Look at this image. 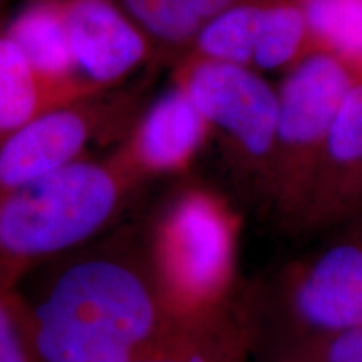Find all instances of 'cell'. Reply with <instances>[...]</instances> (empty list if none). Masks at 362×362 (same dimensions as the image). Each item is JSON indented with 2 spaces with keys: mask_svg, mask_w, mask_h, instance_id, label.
<instances>
[{
  "mask_svg": "<svg viewBox=\"0 0 362 362\" xmlns=\"http://www.w3.org/2000/svg\"><path fill=\"white\" fill-rule=\"evenodd\" d=\"M279 362H362V327L292 342Z\"/></svg>",
  "mask_w": 362,
  "mask_h": 362,
  "instance_id": "cell-18",
  "label": "cell"
},
{
  "mask_svg": "<svg viewBox=\"0 0 362 362\" xmlns=\"http://www.w3.org/2000/svg\"><path fill=\"white\" fill-rule=\"evenodd\" d=\"M4 33L21 47L37 76L66 101L103 93L81 78L64 21L51 0H25Z\"/></svg>",
  "mask_w": 362,
  "mask_h": 362,
  "instance_id": "cell-11",
  "label": "cell"
},
{
  "mask_svg": "<svg viewBox=\"0 0 362 362\" xmlns=\"http://www.w3.org/2000/svg\"><path fill=\"white\" fill-rule=\"evenodd\" d=\"M4 6H6V0H0V17H2V12H4Z\"/></svg>",
  "mask_w": 362,
  "mask_h": 362,
  "instance_id": "cell-21",
  "label": "cell"
},
{
  "mask_svg": "<svg viewBox=\"0 0 362 362\" xmlns=\"http://www.w3.org/2000/svg\"><path fill=\"white\" fill-rule=\"evenodd\" d=\"M264 7L265 0H242L216 13L198 30L181 57L252 67Z\"/></svg>",
  "mask_w": 362,
  "mask_h": 362,
  "instance_id": "cell-15",
  "label": "cell"
},
{
  "mask_svg": "<svg viewBox=\"0 0 362 362\" xmlns=\"http://www.w3.org/2000/svg\"><path fill=\"white\" fill-rule=\"evenodd\" d=\"M357 76L339 59L312 52L291 67L279 89V124L262 205L297 235L330 129Z\"/></svg>",
  "mask_w": 362,
  "mask_h": 362,
  "instance_id": "cell-4",
  "label": "cell"
},
{
  "mask_svg": "<svg viewBox=\"0 0 362 362\" xmlns=\"http://www.w3.org/2000/svg\"><path fill=\"white\" fill-rule=\"evenodd\" d=\"M280 300L296 342L362 327V240H342L288 265Z\"/></svg>",
  "mask_w": 362,
  "mask_h": 362,
  "instance_id": "cell-7",
  "label": "cell"
},
{
  "mask_svg": "<svg viewBox=\"0 0 362 362\" xmlns=\"http://www.w3.org/2000/svg\"><path fill=\"white\" fill-rule=\"evenodd\" d=\"M66 101L49 88L21 47L0 27V143L22 126Z\"/></svg>",
  "mask_w": 362,
  "mask_h": 362,
  "instance_id": "cell-14",
  "label": "cell"
},
{
  "mask_svg": "<svg viewBox=\"0 0 362 362\" xmlns=\"http://www.w3.org/2000/svg\"><path fill=\"white\" fill-rule=\"evenodd\" d=\"M362 218V79L344 101L297 235H317Z\"/></svg>",
  "mask_w": 362,
  "mask_h": 362,
  "instance_id": "cell-10",
  "label": "cell"
},
{
  "mask_svg": "<svg viewBox=\"0 0 362 362\" xmlns=\"http://www.w3.org/2000/svg\"><path fill=\"white\" fill-rule=\"evenodd\" d=\"M0 362L35 361L17 288L0 285Z\"/></svg>",
  "mask_w": 362,
  "mask_h": 362,
  "instance_id": "cell-19",
  "label": "cell"
},
{
  "mask_svg": "<svg viewBox=\"0 0 362 362\" xmlns=\"http://www.w3.org/2000/svg\"><path fill=\"white\" fill-rule=\"evenodd\" d=\"M17 291L37 362H136L173 325L134 240L90 243Z\"/></svg>",
  "mask_w": 362,
  "mask_h": 362,
  "instance_id": "cell-1",
  "label": "cell"
},
{
  "mask_svg": "<svg viewBox=\"0 0 362 362\" xmlns=\"http://www.w3.org/2000/svg\"><path fill=\"white\" fill-rule=\"evenodd\" d=\"M51 2L64 21L81 78L94 89H116L156 54L117 0Z\"/></svg>",
  "mask_w": 362,
  "mask_h": 362,
  "instance_id": "cell-8",
  "label": "cell"
},
{
  "mask_svg": "<svg viewBox=\"0 0 362 362\" xmlns=\"http://www.w3.org/2000/svg\"><path fill=\"white\" fill-rule=\"evenodd\" d=\"M138 185L110 156L84 158L0 194V285L88 245L121 214Z\"/></svg>",
  "mask_w": 362,
  "mask_h": 362,
  "instance_id": "cell-3",
  "label": "cell"
},
{
  "mask_svg": "<svg viewBox=\"0 0 362 362\" xmlns=\"http://www.w3.org/2000/svg\"><path fill=\"white\" fill-rule=\"evenodd\" d=\"M136 117L133 99L107 90L44 111L0 143V194L84 160L94 143L121 141Z\"/></svg>",
  "mask_w": 362,
  "mask_h": 362,
  "instance_id": "cell-6",
  "label": "cell"
},
{
  "mask_svg": "<svg viewBox=\"0 0 362 362\" xmlns=\"http://www.w3.org/2000/svg\"><path fill=\"white\" fill-rule=\"evenodd\" d=\"M238 2L242 0H117L148 35L156 54L176 61L211 17Z\"/></svg>",
  "mask_w": 362,
  "mask_h": 362,
  "instance_id": "cell-13",
  "label": "cell"
},
{
  "mask_svg": "<svg viewBox=\"0 0 362 362\" xmlns=\"http://www.w3.org/2000/svg\"><path fill=\"white\" fill-rule=\"evenodd\" d=\"M314 52L334 56L362 79V0H300Z\"/></svg>",
  "mask_w": 362,
  "mask_h": 362,
  "instance_id": "cell-17",
  "label": "cell"
},
{
  "mask_svg": "<svg viewBox=\"0 0 362 362\" xmlns=\"http://www.w3.org/2000/svg\"><path fill=\"white\" fill-rule=\"evenodd\" d=\"M173 84L205 117L232 178L264 202L279 124V90L252 67L188 56L176 61Z\"/></svg>",
  "mask_w": 362,
  "mask_h": 362,
  "instance_id": "cell-5",
  "label": "cell"
},
{
  "mask_svg": "<svg viewBox=\"0 0 362 362\" xmlns=\"http://www.w3.org/2000/svg\"><path fill=\"white\" fill-rule=\"evenodd\" d=\"M314 52L300 0H265L252 69H291Z\"/></svg>",
  "mask_w": 362,
  "mask_h": 362,
  "instance_id": "cell-16",
  "label": "cell"
},
{
  "mask_svg": "<svg viewBox=\"0 0 362 362\" xmlns=\"http://www.w3.org/2000/svg\"><path fill=\"white\" fill-rule=\"evenodd\" d=\"M210 138L205 117L173 84L139 112L111 158L141 187L148 180L185 173Z\"/></svg>",
  "mask_w": 362,
  "mask_h": 362,
  "instance_id": "cell-9",
  "label": "cell"
},
{
  "mask_svg": "<svg viewBox=\"0 0 362 362\" xmlns=\"http://www.w3.org/2000/svg\"><path fill=\"white\" fill-rule=\"evenodd\" d=\"M356 237L362 240V218L359 220V228H357V233H356Z\"/></svg>",
  "mask_w": 362,
  "mask_h": 362,
  "instance_id": "cell-20",
  "label": "cell"
},
{
  "mask_svg": "<svg viewBox=\"0 0 362 362\" xmlns=\"http://www.w3.org/2000/svg\"><path fill=\"white\" fill-rule=\"evenodd\" d=\"M240 216L223 194L185 185L143 238L163 310L173 327H198L233 310Z\"/></svg>",
  "mask_w": 362,
  "mask_h": 362,
  "instance_id": "cell-2",
  "label": "cell"
},
{
  "mask_svg": "<svg viewBox=\"0 0 362 362\" xmlns=\"http://www.w3.org/2000/svg\"><path fill=\"white\" fill-rule=\"evenodd\" d=\"M247 315L233 309L198 327H171L136 362H250L253 332Z\"/></svg>",
  "mask_w": 362,
  "mask_h": 362,
  "instance_id": "cell-12",
  "label": "cell"
}]
</instances>
